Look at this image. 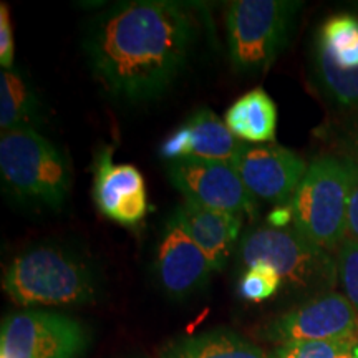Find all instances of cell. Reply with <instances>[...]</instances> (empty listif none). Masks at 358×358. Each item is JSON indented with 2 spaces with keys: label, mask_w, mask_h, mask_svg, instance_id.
Listing matches in <instances>:
<instances>
[{
  "label": "cell",
  "mask_w": 358,
  "mask_h": 358,
  "mask_svg": "<svg viewBox=\"0 0 358 358\" xmlns=\"http://www.w3.org/2000/svg\"><path fill=\"white\" fill-rule=\"evenodd\" d=\"M313 77L324 95L342 108H358V17L338 13L313 38Z\"/></svg>",
  "instance_id": "cell-8"
},
{
  "label": "cell",
  "mask_w": 358,
  "mask_h": 358,
  "mask_svg": "<svg viewBox=\"0 0 358 358\" xmlns=\"http://www.w3.org/2000/svg\"><path fill=\"white\" fill-rule=\"evenodd\" d=\"M347 145H348V150H350V153H352V159L358 163V122L355 123V127L352 128L350 134H348Z\"/></svg>",
  "instance_id": "cell-24"
},
{
  "label": "cell",
  "mask_w": 358,
  "mask_h": 358,
  "mask_svg": "<svg viewBox=\"0 0 358 358\" xmlns=\"http://www.w3.org/2000/svg\"><path fill=\"white\" fill-rule=\"evenodd\" d=\"M198 38L192 10L171 0H128L87 22L83 52L111 95L128 103L153 100L179 77Z\"/></svg>",
  "instance_id": "cell-1"
},
{
  "label": "cell",
  "mask_w": 358,
  "mask_h": 358,
  "mask_svg": "<svg viewBox=\"0 0 358 358\" xmlns=\"http://www.w3.org/2000/svg\"><path fill=\"white\" fill-rule=\"evenodd\" d=\"M159 358H268V353L227 329H214L166 343Z\"/></svg>",
  "instance_id": "cell-17"
},
{
  "label": "cell",
  "mask_w": 358,
  "mask_h": 358,
  "mask_svg": "<svg viewBox=\"0 0 358 358\" xmlns=\"http://www.w3.org/2000/svg\"><path fill=\"white\" fill-rule=\"evenodd\" d=\"M282 290V279L267 264H254L244 268L239 280V294L248 302H264Z\"/></svg>",
  "instance_id": "cell-20"
},
{
  "label": "cell",
  "mask_w": 358,
  "mask_h": 358,
  "mask_svg": "<svg viewBox=\"0 0 358 358\" xmlns=\"http://www.w3.org/2000/svg\"><path fill=\"white\" fill-rule=\"evenodd\" d=\"M214 268L203 250L187 236L181 221L173 213L164 222L155 252L153 274L156 284L174 301L201 292Z\"/></svg>",
  "instance_id": "cell-11"
},
{
  "label": "cell",
  "mask_w": 358,
  "mask_h": 358,
  "mask_svg": "<svg viewBox=\"0 0 358 358\" xmlns=\"http://www.w3.org/2000/svg\"><path fill=\"white\" fill-rule=\"evenodd\" d=\"M350 168V192H348L347 239L358 241V163L347 158Z\"/></svg>",
  "instance_id": "cell-23"
},
{
  "label": "cell",
  "mask_w": 358,
  "mask_h": 358,
  "mask_svg": "<svg viewBox=\"0 0 358 358\" xmlns=\"http://www.w3.org/2000/svg\"><path fill=\"white\" fill-rule=\"evenodd\" d=\"M244 268L267 264L279 274L282 289L299 295L332 292L338 282L337 257L303 237L294 227L259 226L250 229L239 244Z\"/></svg>",
  "instance_id": "cell-4"
},
{
  "label": "cell",
  "mask_w": 358,
  "mask_h": 358,
  "mask_svg": "<svg viewBox=\"0 0 358 358\" xmlns=\"http://www.w3.org/2000/svg\"><path fill=\"white\" fill-rule=\"evenodd\" d=\"M166 173L169 182L187 201L239 216L256 211V198L231 163L173 161L168 164Z\"/></svg>",
  "instance_id": "cell-10"
},
{
  "label": "cell",
  "mask_w": 358,
  "mask_h": 358,
  "mask_svg": "<svg viewBox=\"0 0 358 358\" xmlns=\"http://www.w3.org/2000/svg\"><path fill=\"white\" fill-rule=\"evenodd\" d=\"M38 98L24 75L17 70L0 73V127L2 131L35 129L38 122Z\"/></svg>",
  "instance_id": "cell-18"
},
{
  "label": "cell",
  "mask_w": 358,
  "mask_h": 358,
  "mask_svg": "<svg viewBox=\"0 0 358 358\" xmlns=\"http://www.w3.org/2000/svg\"><path fill=\"white\" fill-rule=\"evenodd\" d=\"M261 334L275 347L358 337V312L345 295L329 292L282 313L268 322Z\"/></svg>",
  "instance_id": "cell-9"
},
{
  "label": "cell",
  "mask_w": 358,
  "mask_h": 358,
  "mask_svg": "<svg viewBox=\"0 0 358 358\" xmlns=\"http://www.w3.org/2000/svg\"><path fill=\"white\" fill-rule=\"evenodd\" d=\"M350 168L347 158L320 156L308 164L289 209L292 227L325 250L347 239Z\"/></svg>",
  "instance_id": "cell-5"
},
{
  "label": "cell",
  "mask_w": 358,
  "mask_h": 358,
  "mask_svg": "<svg viewBox=\"0 0 358 358\" xmlns=\"http://www.w3.org/2000/svg\"><path fill=\"white\" fill-rule=\"evenodd\" d=\"M244 143L236 140L224 120L209 108H199L161 143V158L173 161L232 163Z\"/></svg>",
  "instance_id": "cell-14"
},
{
  "label": "cell",
  "mask_w": 358,
  "mask_h": 358,
  "mask_svg": "<svg viewBox=\"0 0 358 358\" xmlns=\"http://www.w3.org/2000/svg\"><path fill=\"white\" fill-rule=\"evenodd\" d=\"M0 65L2 70H10L13 66V32L10 10L6 2L0 6Z\"/></svg>",
  "instance_id": "cell-22"
},
{
  "label": "cell",
  "mask_w": 358,
  "mask_h": 358,
  "mask_svg": "<svg viewBox=\"0 0 358 358\" xmlns=\"http://www.w3.org/2000/svg\"><path fill=\"white\" fill-rule=\"evenodd\" d=\"M268 358H358V337L285 343L275 347Z\"/></svg>",
  "instance_id": "cell-19"
},
{
  "label": "cell",
  "mask_w": 358,
  "mask_h": 358,
  "mask_svg": "<svg viewBox=\"0 0 358 358\" xmlns=\"http://www.w3.org/2000/svg\"><path fill=\"white\" fill-rule=\"evenodd\" d=\"M231 164L254 198L274 204H290L308 168L297 153L274 143H244Z\"/></svg>",
  "instance_id": "cell-12"
},
{
  "label": "cell",
  "mask_w": 358,
  "mask_h": 358,
  "mask_svg": "<svg viewBox=\"0 0 358 358\" xmlns=\"http://www.w3.org/2000/svg\"><path fill=\"white\" fill-rule=\"evenodd\" d=\"M338 284L358 312V241L345 239L337 250Z\"/></svg>",
  "instance_id": "cell-21"
},
{
  "label": "cell",
  "mask_w": 358,
  "mask_h": 358,
  "mask_svg": "<svg viewBox=\"0 0 358 358\" xmlns=\"http://www.w3.org/2000/svg\"><path fill=\"white\" fill-rule=\"evenodd\" d=\"M3 290L22 307H77L96 302L100 272L88 256L60 243L25 249L6 267Z\"/></svg>",
  "instance_id": "cell-2"
},
{
  "label": "cell",
  "mask_w": 358,
  "mask_h": 358,
  "mask_svg": "<svg viewBox=\"0 0 358 358\" xmlns=\"http://www.w3.org/2000/svg\"><path fill=\"white\" fill-rule=\"evenodd\" d=\"M93 199L103 216L128 227L141 222L150 209L143 174L133 164H116L106 146L93 163Z\"/></svg>",
  "instance_id": "cell-13"
},
{
  "label": "cell",
  "mask_w": 358,
  "mask_h": 358,
  "mask_svg": "<svg viewBox=\"0 0 358 358\" xmlns=\"http://www.w3.org/2000/svg\"><path fill=\"white\" fill-rule=\"evenodd\" d=\"M176 216L187 236L208 257L214 272L222 271L229 262L232 249L243 227V216L216 211L185 199L178 206Z\"/></svg>",
  "instance_id": "cell-15"
},
{
  "label": "cell",
  "mask_w": 358,
  "mask_h": 358,
  "mask_svg": "<svg viewBox=\"0 0 358 358\" xmlns=\"http://www.w3.org/2000/svg\"><path fill=\"white\" fill-rule=\"evenodd\" d=\"M224 123L236 140L245 145L274 143L277 106L262 88H256L232 103L224 116Z\"/></svg>",
  "instance_id": "cell-16"
},
{
  "label": "cell",
  "mask_w": 358,
  "mask_h": 358,
  "mask_svg": "<svg viewBox=\"0 0 358 358\" xmlns=\"http://www.w3.org/2000/svg\"><path fill=\"white\" fill-rule=\"evenodd\" d=\"M0 179L13 203L34 211H58L71 189V168L55 143L37 129L2 131Z\"/></svg>",
  "instance_id": "cell-3"
},
{
  "label": "cell",
  "mask_w": 358,
  "mask_h": 358,
  "mask_svg": "<svg viewBox=\"0 0 358 358\" xmlns=\"http://www.w3.org/2000/svg\"><path fill=\"white\" fill-rule=\"evenodd\" d=\"M297 0H236L226 7V38L232 69L250 75L266 71L287 47Z\"/></svg>",
  "instance_id": "cell-6"
},
{
  "label": "cell",
  "mask_w": 358,
  "mask_h": 358,
  "mask_svg": "<svg viewBox=\"0 0 358 358\" xmlns=\"http://www.w3.org/2000/svg\"><path fill=\"white\" fill-rule=\"evenodd\" d=\"M90 342L87 325L73 317L27 308L3 317L0 358H82Z\"/></svg>",
  "instance_id": "cell-7"
}]
</instances>
